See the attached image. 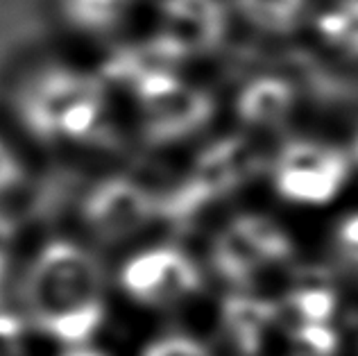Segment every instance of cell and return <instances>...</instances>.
Instances as JSON below:
<instances>
[{"mask_svg":"<svg viewBox=\"0 0 358 356\" xmlns=\"http://www.w3.org/2000/svg\"><path fill=\"white\" fill-rule=\"evenodd\" d=\"M105 275L98 259L71 241L43 245L23 277L30 322L69 348L89 345L105 320Z\"/></svg>","mask_w":358,"mask_h":356,"instance_id":"cell-1","label":"cell"},{"mask_svg":"<svg viewBox=\"0 0 358 356\" xmlns=\"http://www.w3.org/2000/svg\"><path fill=\"white\" fill-rule=\"evenodd\" d=\"M293 255V241L263 213H243L222 227L213 243L215 273L234 284L252 282Z\"/></svg>","mask_w":358,"mask_h":356,"instance_id":"cell-2","label":"cell"},{"mask_svg":"<svg viewBox=\"0 0 358 356\" xmlns=\"http://www.w3.org/2000/svg\"><path fill=\"white\" fill-rule=\"evenodd\" d=\"M352 173V159L343 150L315 141H295L281 150L272 184L286 202L322 207L336 200Z\"/></svg>","mask_w":358,"mask_h":356,"instance_id":"cell-3","label":"cell"},{"mask_svg":"<svg viewBox=\"0 0 358 356\" xmlns=\"http://www.w3.org/2000/svg\"><path fill=\"white\" fill-rule=\"evenodd\" d=\"M105 87L91 73L71 66H43L18 91V116L36 138H59L66 116L82 102L102 98Z\"/></svg>","mask_w":358,"mask_h":356,"instance_id":"cell-4","label":"cell"},{"mask_svg":"<svg viewBox=\"0 0 358 356\" xmlns=\"http://www.w3.org/2000/svg\"><path fill=\"white\" fill-rule=\"evenodd\" d=\"M200 268L186 252L159 245L134 255L120 270L122 290L138 304L164 308L184 302L200 288Z\"/></svg>","mask_w":358,"mask_h":356,"instance_id":"cell-5","label":"cell"},{"mask_svg":"<svg viewBox=\"0 0 358 356\" xmlns=\"http://www.w3.org/2000/svg\"><path fill=\"white\" fill-rule=\"evenodd\" d=\"M143 132L152 143H173L200 129L211 116L204 93L188 89L173 73H159L136 84Z\"/></svg>","mask_w":358,"mask_h":356,"instance_id":"cell-6","label":"cell"},{"mask_svg":"<svg viewBox=\"0 0 358 356\" xmlns=\"http://www.w3.org/2000/svg\"><path fill=\"white\" fill-rule=\"evenodd\" d=\"M157 202L145 186L127 177H107L84 198L82 218L105 243H120L134 236L152 220Z\"/></svg>","mask_w":358,"mask_h":356,"instance_id":"cell-7","label":"cell"},{"mask_svg":"<svg viewBox=\"0 0 358 356\" xmlns=\"http://www.w3.org/2000/svg\"><path fill=\"white\" fill-rule=\"evenodd\" d=\"M162 41L179 57L206 52L222 39L227 18V0H164Z\"/></svg>","mask_w":358,"mask_h":356,"instance_id":"cell-8","label":"cell"},{"mask_svg":"<svg viewBox=\"0 0 358 356\" xmlns=\"http://www.w3.org/2000/svg\"><path fill=\"white\" fill-rule=\"evenodd\" d=\"M50 5L64 30L87 41L114 39L138 12V0H50Z\"/></svg>","mask_w":358,"mask_h":356,"instance_id":"cell-9","label":"cell"},{"mask_svg":"<svg viewBox=\"0 0 358 356\" xmlns=\"http://www.w3.org/2000/svg\"><path fill=\"white\" fill-rule=\"evenodd\" d=\"M231 18L270 39H286L310 30L317 0H227Z\"/></svg>","mask_w":358,"mask_h":356,"instance_id":"cell-10","label":"cell"},{"mask_svg":"<svg viewBox=\"0 0 358 356\" xmlns=\"http://www.w3.org/2000/svg\"><path fill=\"white\" fill-rule=\"evenodd\" d=\"M295 89L279 78H259L238 93L236 111L250 127H277L293 114Z\"/></svg>","mask_w":358,"mask_h":356,"instance_id":"cell-11","label":"cell"},{"mask_svg":"<svg viewBox=\"0 0 358 356\" xmlns=\"http://www.w3.org/2000/svg\"><path fill=\"white\" fill-rule=\"evenodd\" d=\"M310 30L329 52L358 64V0L320 3Z\"/></svg>","mask_w":358,"mask_h":356,"instance_id":"cell-12","label":"cell"},{"mask_svg":"<svg viewBox=\"0 0 358 356\" xmlns=\"http://www.w3.org/2000/svg\"><path fill=\"white\" fill-rule=\"evenodd\" d=\"M141 356H211V352L191 336L168 334L150 343Z\"/></svg>","mask_w":358,"mask_h":356,"instance_id":"cell-13","label":"cell"},{"mask_svg":"<svg viewBox=\"0 0 358 356\" xmlns=\"http://www.w3.org/2000/svg\"><path fill=\"white\" fill-rule=\"evenodd\" d=\"M21 318L0 311V356H25Z\"/></svg>","mask_w":358,"mask_h":356,"instance_id":"cell-14","label":"cell"},{"mask_svg":"<svg viewBox=\"0 0 358 356\" xmlns=\"http://www.w3.org/2000/svg\"><path fill=\"white\" fill-rule=\"evenodd\" d=\"M21 182H23L21 162L12 152V148L0 138V195L14 191Z\"/></svg>","mask_w":358,"mask_h":356,"instance_id":"cell-15","label":"cell"},{"mask_svg":"<svg viewBox=\"0 0 358 356\" xmlns=\"http://www.w3.org/2000/svg\"><path fill=\"white\" fill-rule=\"evenodd\" d=\"M336 243L347 259H352L358 264V213L347 215V218L338 225Z\"/></svg>","mask_w":358,"mask_h":356,"instance_id":"cell-16","label":"cell"},{"mask_svg":"<svg viewBox=\"0 0 358 356\" xmlns=\"http://www.w3.org/2000/svg\"><path fill=\"white\" fill-rule=\"evenodd\" d=\"M16 238V227L12 218L0 213V259L9 261V252H12V243Z\"/></svg>","mask_w":358,"mask_h":356,"instance_id":"cell-17","label":"cell"},{"mask_svg":"<svg viewBox=\"0 0 358 356\" xmlns=\"http://www.w3.org/2000/svg\"><path fill=\"white\" fill-rule=\"evenodd\" d=\"M62 356H107V354H102L100 350H93L89 345H80V348H69Z\"/></svg>","mask_w":358,"mask_h":356,"instance_id":"cell-18","label":"cell"},{"mask_svg":"<svg viewBox=\"0 0 358 356\" xmlns=\"http://www.w3.org/2000/svg\"><path fill=\"white\" fill-rule=\"evenodd\" d=\"M352 159L358 164V136H356V143H354V152H352Z\"/></svg>","mask_w":358,"mask_h":356,"instance_id":"cell-19","label":"cell"}]
</instances>
